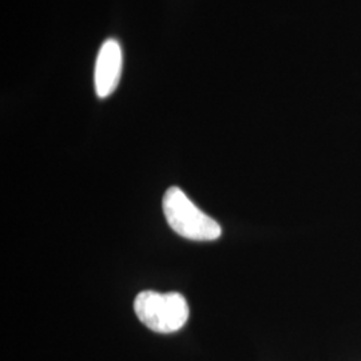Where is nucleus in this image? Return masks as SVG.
Here are the masks:
<instances>
[{
  "label": "nucleus",
  "instance_id": "obj_1",
  "mask_svg": "<svg viewBox=\"0 0 361 361\" xmlns=\"http://www.w3.org/2000/svg\"><path fill=\"white\" fill-rule=\"evenodd\" d=\"M162 207L170 228L183 238L214 241L222 234L219 222L195 207L177 186L170 188L165 193Z\"/></svg>",
  "mask_w": 361,
  "mask_h": 361
},
{
  "label": "nucleus",
  "instance_id": "obj_2",
  "mask_svg": "<svg viewBox=\"0 0 361 361\" xmlns=\"http://www.w3.org/2000/svg\"><path fill=\"white\" fill-rule=\"evenodd\" d=\"M134 310L140 322L157 334L177 332L189 319L188 301L177 292L143 290L135 297Z\"/></svg>",
  "mask_w": 361,
  "mask_h": 361
},
{
  "label": "nucleus",
  "instance_id": "obj_3",
  "mask_svg": "<svg viewBox=\"0 0 361 361\" xmlns=\"http://www.w3.org/2000/svg\"><path fill=\"white\" fill-rule=\"evenodd\" d=\"M122 49L116 39H107L98 52L95 63V91L99 98H106L116 91L122 73Z\"/></svg>",
  "mask_w": 361,
  "mask_h": 361
}]
</instances>
